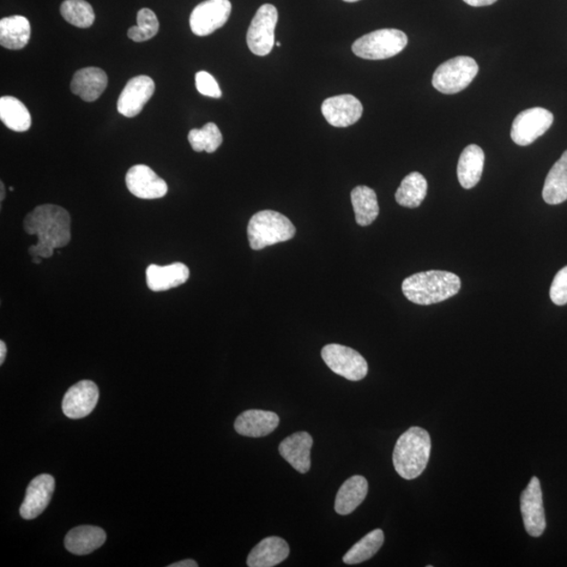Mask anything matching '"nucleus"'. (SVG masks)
<instances>
[{"mask_svg": "<svg viewBox=\"0 0 567 567\" xmlns=\"http://www.w3.org/2000/svg\"><path fill=\"white\" fill-rule=\"evenodd\" d=\"M485 153L478 146L470 144L463 149L457 166V177L463 189L470 190L479 183L484 173Z\"/></svg>", "mask_w": 567, "mask_h": 567, "instance_id": "4be33fe9", "label": "nucleus"}, {"mask_svg": "<svg viewBox=\"0 0 567 567\" xmlns=\"http://www.w3.org/2000/svg\"><path fill=\"white\" fill-rule=\"evenodd\" d=\"M430 454V434L419 427H410L395 444L394 464L397 474L407 480L418 478L426 470Z\"/></svg>", "mask_w": 567, "mask_h": 567, "instance_id": "7ed1b4c3", "label": "nucleus"}, {"mask_svg": "<svg viewBox=\"0 0 567 567\" xmlns=\"http://www.w3.org/2000/svg\"><path fill=\"white\" fill-rule=\"evenodd\" d=\"M280 424L279 415L263 410H249L234 421V429L240 436L264 437L273 433Z\"/></svg>", "mask_w": 567, "mask_h": 567, "instance_id": "a211bd4d", "label": "nucleus"}, {"mask_svg": "<svg viewBox=\"0 0 567 567\" xmlns=\"http://www.w3.org/2000/svg\"><path fill=\"white\" fill-rule=\"evenodd\" d=\"M155 82L148 76H137L126 83L117 102V110L124 117L132 118L140 114L155 93Z\"/></svg>", "mask_w": 567, "mask_h": 567, "instance_id": "ddd939ff", "label": "nucleus"}, {"mask_svg": "<svg viewBox=\"0 0 567 567\" xmlns=\"http://www.w3.org/2000/svg\"><path fill=\"white\" fill-rule=\"evenodd\" d=\"M343 2H346V3H357V2H359V0H343Z\"/></svg>", "mask_w": 567, "mask_h": 567, "instance_id": "a19ab883", "label": "nucleus"}, {"mask_svg": "<svg viewBox=\"0 0 567 567\" xmlns=\"http://www.w3.org/2000/svg\"><path fill=\"white\" fill-rule=\"evenodd\" d=\"M189 141L195 152L215 153L223 142V136L218 126L213 123L205 124L202 129L190 131Z\"/></svg>", "mask_w": 567, "mask_h": 567, "instance_id": "2f4dec72", "label": "nucleus"}, {"mask_svg": "<svg viewBox=\"0 0 567 567\" xmlns=\"http://www.w3.org/2000/svg\"><path fill=\"white\" fill-rule=\"evenodd\" d=\"M363 106L352 95H340L323 102L322 113L328 123L335 128H347L357 123L363 114Z\"/></svg>", "mask_w": 567, "mask_h": 567, "instance_id": "dca6fc26", "label": "nucleus"}, {"mask_svg": "<svg viewBox=\"0 0 567 567\" xmlns=\"http://www.w3.org/2000/svg\"><path fill=\"white\" fill-rule=\"evenodd\" d=\"M196 87L199 93L203 96H207V97L220 98L222 96V90L218 82H216L215 77L207 73V72H198L196 74Z\"/></svg>", "mask_w": 567, "mask_h": 567, "instance_id": "72a5a7b5", "label": "nucleus"}, {"mask_svg": "<svg viewBox=\"0 0 567 567\" xmlns=\"http://www.w3.org/2000/svg\"><path fill=\"white\" fill-rule=\"evenodd\" d=\"M7 357V346L4 341L0 342V365L4 364V361Z\"/></svg>", "mask_w": 567, "mask_h": 567, "instance_id": "4c0bfd02", "label": "nucleus"}, {"mask_svg": "<svg viewBox=\"0 0 567 567\" xmlns=\"http://www.w3.org/2000/svg\"><path fill=\"white\" fill-rule=\"evenodd\" d=\"M190 279V269L185 264L176 262L166 267L149 265L147 269V283L150 291L155 292L170 291Z\"/></svg>", "mask_w": 567, "mask_h": 567, "instance_id": "6ab92c4d", "label": "nucleus"}, {"mask_svg": "<svg viewBox=\"0 0 567 567\" xmlns=\"http://www.w3.org/2000/svg\"><path fill=\"white\" fill-rule=\"evenodd\" d=\"M54 491L55 479L49 474H41L35 478L27 488L26 497L21 506V516L26 520H32L44 512L49 505Z\"/></svg>", "mask_w": 567, "mask_h": 567, "instance_id": "2eb2a0df", "label": "nucleus"}, {"mask_svg": "<svg viewBox=\"0 0 567 567\" xmlns=\"http://www.w3.org/2000/svg\"><path fill=\"white\" fill-rule=\"evenodd\" d=\"M384 541L385 535L382 529L372 530L350 548V551L343 558V563L353 565L365 563L381 550Z\"/></svg>", "mask_w": 567, "mask_h": 567, "instance_id": "c756f323", "label": "nucleus"}, {"mask_svg": "<svg viewBox=\"0 0 567 567\" xmlns=\"http://www.w3.org/2000/svg\"><path fill=\"white\" fill-rule=\"evenodd\" d=\"M60 13L72 26L88 29L93 26L95 13L86 0H65L60 8Z\"/></svg>", "mask_w": 567, "mask_h": 567, "instance_id": "7c9ffc66", "label": "nucleus"}, {"mask_svg": "<svg viewBox=\"0 0 567 567\" xmlns=\"http://www.w3.org/2000/svg\"><path fill=\"white\" fill-rule=\"evenodd\" d=\"M279 13L273 4H265L257 11L247 32V45L258 56H267L275 46V31Z\"/></svg>", "mask_w": 567, "mask_h": 567, "instance_id": "0eeeda50", "label": "nucleus"}, {"mask_svg": "<svg viewBox=\"0 0 567 567\" xmlns=\"http://www.w3.org/2000/svg\"><path fill=\"white\" fill-rule=\"evenodd\" d=\"M0 119L8 129L18 132L27 131L32 125L27 106L12 96L0 98Z\"/></svg>", "mask_w": 567, "mask_h": 567, "instance_id": "bb28decb", "label": "nucleus"}, {"mask_svg": "<svg viewBox=\"0 0 567 567\" xmlns=\"http://www.w3.org/2000/svg\"><path fill=\"white\" fill-rule=\"evenodd\" d=\"M520 509L524 528L532 537H540L546 528L540 481L533 478L521 494Z\"/></svg>", "mask_w": 567, "mask_h": 567, "instance_id": "9b49d317", "label": "nucleus"}, {"mask_svg": "<svg viewBox=\"0 0 567 567\" xmlns=\"http://www.w3.org/2000/svg\"><path fill=\"white\" fill-rule=\"evenodd\" d=\"M408 45V36L396 29H382L364 35L352 46L358 57L368 60H383L394 57Z\"/></svg>", "mask_w": 567, "mask_h": 567, "instance_id": "39448f33", "label": "nucleus"}, {"mask_svg": "<svg viewBox=\"0 0 567 567\" xmlns=\"http://www.w3.org/2000/svg\"><path fill=\"white\" fill-rule=\"evenodd\" d=\"M291 548L280 537H268L252 548L247 558L250 567H274L289 556Z\"/></svg>", "mask_w": 567, "mask_h": 567, "instance_id": "aec40b11", "label": "nucleus"}, {"mask_svg": "<svg viewBox=\"0 0 567 567\" xmlns=\"http://www.w3.org/2000/svg\"><path fill=\"white\" fill-rule=\"evenodd\" d=\"M99 401V389L92 381L77 383L66 392L63 401V411L72 419L86 418L93 412Z\"/></svg>", "mask_w": 567, "mask_h": 567, "instance_id": "4468645a", "label": "nucleus"}, {"mask_svg": "<svg viewBox=\"0 0 567 567\" xmlns=\"http://www.w3.org/2000/svg\"><path fill=\"white\" fill-rule=\"evenodd\" d=\"M550 297L554 304H567V267L561 269L552 283Z\"/></svg>", "mask_w": 567, "mask_h": 567, "instance_id": "f704fd0d", "label": "nucleus"}, {"mask_svg": "<svg viewBox=\"0 0 567 567\" xmlns=\"http://www.w3.org/2000/svg\"><path fill=\"white\" fill-rule=\"evenodd\" d=\"M542 197L550 205H558L567 200V150L548 173Z\"/></svg>", "mask_w": 567, "mask_h": 567, "instance_id": "a878e982", "label": "nucleus"}, {"mask_svg": "<svg viewBox=\"0 0 567 567\" xmlns=\"http://www.w3.org/2000/svg\"><path fill=\"white\" fill-rule=\"evenodd\" d=\"M460 276L449 271L430 270L415 274L402 282L405 297L418 305L440 303L460 292Z\"/></svg>", "mask_w": 567, "mask_h": 567, "instance_id": "f03ea898", "label": "nucleus"}, {"mask_svg": "<svg viewBox=\"0 0 567 567\" xmlns=\"http://www.w3.org/2000/svg\"><path fill=\"white\" fill-rule=\"evenodd\" d=\"M554 114L543 107H533L518 114L512 125L511 137L518 146L528 147L550 130Z\"/></svg>", "mask_w": 567, "mask_h": 567, "instance_id": "1a4fd4ad", "label": "nucleus"}, {"mask_svg": "<svg viewBox=\"0 0 567 567\" xmlns=\"http://www.w3.org/2000/svg\"><path fill=\"white\" fill-rule=\"evenodd\" d=\"M470 7H486L497 2V0H463Z\"/></svg>", "mask_w": 567, "mask_h": 567, "instance_id": "c9c22d12", "label": "nucleus"}, {"mask_svg": "<svg viewBox=\"0 0 567 567\" xmlns=\"http://www.w3.org/2000/svg\"><path fill=\"white\" fill-rule=\"evenodd\" d=\"M427 192V182L419 173H411L402 181L395 194L396 202L403 207H419L425 200Z\"/></svg>", "mask_w": 567, "mask_h": 567, "instance_id": "c85d7f7f", "label": "nucleus"}, {"mask_svg": "<svg viewBox=\"0 0 567 567\" xmlns=\"http://www.w3.org/2000/svg\"><path fill=\"white\" fill-rule=\"evenodd\" d=\"M478 71L479 66L472 57L452 58L436 69L433 75V87L446 95L460 93L472 83Z\"/></svg>", "mask_w": 567, "mask_h": 567, "instance_id": "423d86ee", "label": "nucleus"}, {"mask_svg": "<svg viewBox=\"0 0 567 567\" xmlns=\"http://www.w3.org/2000/svg\"><path fill=\"white\" fill-rule=\"evenodd\" d=\"M355 221L360 226H369L377 219L379 207L376 191L368 186H358L351 192Z\"/></svg>", "mask_w": 567, "mask_h": 567, "instance_id": "cd10ccee", "label": "nucleus"}, {"mask_svg": "<svg viewBox=\"0 0 567 567\" xmlns=\"http://www.w3.org/2000/svg\"><path fill=\"white\" fill-rule=\"evenodd\" d=\"M41 258H32V262L35 264H40L41 263Z\"/></svg>", "mask_w": 567, "mask_h": 567, "instance_id": "ea45409f", "label": "nucleus"}, {"mask_svg": "<svg viewBox=\"0 0 567 567\" xmlns=\"http://www.w3.org/2000/svg\"><path fill=\"white\" fill-rule=\"evenodd\" d=\"M136 27L129 30V38L136 42L152 39L159 31V21L152 10L141 9L137 14Z\"/></svg>", "mask_w": 567, "mask_h": 567, "instance_id": "473e14b6", "label": "nucleus"}, {"mask_svg": "<svg viewBox=\"0 0 567 567\" xmlns=\"http://www.w3.org/2000/svg\"><path fill=\"white\" fill-rule=\"evenodd\" d=\"M0 194H2V196H0V201H4V197H5V189H4V182H0Z\"/></svg>", "mask_w": 567, "mask_h": 567, "instance_id": "58836bf2", "label": "nucleus"}, {"mask_svg": "<svg viewBox=\"0 0 567 567\" xmlns=\"http://www.w3.org/2000/svg\"><path fill=\"white\" fill-rule=\"evenodd\" d=\"M125 183L131 194L144 200H154L167 194L168 187L148 165H138L130 168L126 173Z\"/></svg>", "mask_w": 567, "mask_h": 567, "instance_id": "f8f14e48", "label": "nucleus"}, {"mask_svg": "<svg viewBox=\"0 0 567 567\" xmlns=\"http://www.w3.org/2000/svg\"><path fill=\"white\" fill-rule=\"evenodd\" d=\"M71 224L69 211L58 205L45 204L34 208L23 220L25 232L38 238V243L30 247V256L49 258L54 250L68 245Z\"/></svg>", "mask_w": 567, "mask_h": 567, "instance_id": "f257e3e1", "label": "nucleus"}, {"mask_svg": "<svg viewBox=\"0 0 567 567\" xmlns=\"http://www.w3.org/2000/svg\"><path fill=\"white\" fill-rule=\"evenodd\" d=\"M107 87V75L99 68H86L76 72L71 83L75 95L87 102L97 100Z\"/></svg>", "mask_w": 567, "mask_h": 567, "instance_id": "412c9836", "label": "nucleus"}, {"mask_svg": "<svg viewBox=\"0 0 567 567\" xmlns=\"http://www.w3.org/2000/svg\"><path fill=\"white\" fill-rule=\"evenodd\" d=\"M313 439L309 432H298L283 440L279 446L281 456L299 473L309 472L311 467L310 451Z\"/></svg>", "mask_w": 567, "mask_h": 567, "instance_id": "f3484780", "label": "nucleus"}, {"mask_svg": "<svg viewBox=\"0 0 567 567\" xmlns=\"http://www.w3.org/2000/svg\"><path fill=\"white\" fill-rule=\"evenodd\" d=\"M229 0H207L191 12L190 25L197 36H208L225 25L232 13Z\"/></svg>", "mask_w": 567, "mask_h": 567, "instance_id": "9d476101", "label": "nucleus"}, {"mask_svg": "<svg viewBox=\"0 0 567 567\" xmlns=\"http://www.w3.org/2000/svg\"><path fill=\"white\" fill-rule=\"evenodd\" d=\"M198 563L195 560L186 559L179 561V563L168 565V567H197Z\"/></svg>", "mask_w": 567, "mask_h": 567, "instance_id": "e433bc0d", "label": "nucleus"}, {"mask_svg": "<svg viewBox=\"0 0 567 567\" xmlns=\"http://www.w3.org/2000/svg\"><path fill=\"white\" fill-rule=\"evenodd\" d=\"M106 534L104 529L93 526H81L71 529L65 536L66 550L74 554H89L105 545Z\"/></svg>", "mask_w": 567, "mask_h": 567, "instance_id": "5701e85b", "label": "nucleus"}, {"mask_svg": "<svg viewBox=\"0 0 567 567\" xmlns=\"http://www.w3.org/2000/svg\"><path fill=\"white\" fill-rule=\"evenodd\" d=\"M31 38V25L28 18L14 15L0 21V45L8 50H21Z\"/></svg>", "mask_w": 567, "mask_h": 567, "instance_id": "b1692460", "label": "nucleus"}, {"mask_svg": "<svg viewBox=\"0 0 567 567\" xmlns=\"http://www.w3.org/2000/svg\"><path fill=\"white\" fill-rule=\"evenodd\" d=\"M322 358L331 370L349 381L359 382L367 377V360L352 348L330 343L323 348Z\"/></svg>", "mask_w": 567, "mask_h": 567, "instance_id": "6e6552de", "label": "nucleus"}, {"mask_svg": "<svg viewBox=\"0 0 567 567\" xmlns=\"http://www.w3.org/2000/svg\"><path fill=\"white\" fill-rule=\"evenodd\" d=\"M297 229L287 216L275 210H262L252 216L247 235L253 250L292 240Z\"/></svg>", "mask_w": 567, "mask_h": 567, "instance_id": "20e7f679", "label": "nucleus"}, {"mask_svg": "<svg viewBox=\"0 0 567 567\" xmlns=\"http://www.w3.org/2000/svg\"><path fill=\"white\" fill-rule=\"evenodd\" d=\"M369 487L363 476H352L343 482L335 498L334 509L337 514H351L364 502Z\"/></svg>", "mask_w": 567, "mask_h": 567, "instance_id": "393cba45", "label": "nucleus"}]
</instances>
